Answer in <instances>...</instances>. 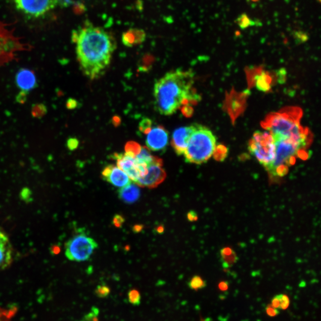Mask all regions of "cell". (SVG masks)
<instances>
[{
	"mask_svg": "<svg viewBox=\"0 0 321 321\" xmlns=\"http://www.w3.org/2000/svg\"><path fill=\"white\" fill-rule=\"evenodd\" d=\"M187 218L190 222H196L198 220V214L195 211L191 210L187 213Z\"/></svg>",
	"mask_w": 321,
	"mask_h": 321,
	"instance_id": "33",
	"label": "cell"
},
{
	"mask_svg": "<svg viewBox=\"0 0 321 321\" xmlns=\"http://www.w3.org/2000/svg\"><path fill=\"white\" fill-rule=\"evenodd\" d=\"M0 321H11L9 314L0 306Z\"/></svg>",
	"mask_w": 321,
	"mask_h": 321,
	"instance_id": "32",
	"label": "cell"
},
{
	"mask_svg": "<svg viewBox=\"0 0 321 321\" xmlns=\"http://www.w3.org/2000/svg\"><path fill=\"white\" fill-rule=\"evenodd\" d=\"M260 1V0H250V1H252L253 2H257Z\"/></svg>",
	"mask_w": 321,
	"mask_h": 321,
	"instance_id": "38",
	"label": "cell"
},
{
	"mask_svg": "<svg viewBox=\"0 0 321 321\" xmlns=\"http://www.w3.org/2000/svg\"><path fill=\"white\" fill-rule=\"evenodd\" d=\"M118 194L121 201L126 204H132L139 199L140 191L137 184L130 183L121 188Z\"/></svg>",
	"mask_w": 321,
	"mask_h": 321,
	"instance_id": "18",
	"label": "cell"
},
{
	"mask_svg": "<svg viewBox=\"0 0 321 321\" xmlns=\"http://www.w3.org/2000/svg\"><path fill=\"white\" fill-rule=\"evenodd\" d=\"M271 305L278 310H285L290 305V299L285 294H278L273 297Z\"/></svg>",
	"mask_w": 321,
	"mask_h": 321,
	"instance_id": "21",
	"label": "cell"
},
{
	"mask_svg": "<svg viewBox=\"0 0 321 321\" xmlns=\"http://www.w3.org/2000/svg\"><path fill=\"white\" fill-rule=\"evenodd\" d=\"M113 158L117 161V167L125 172L131 181L136 183L138 179L146 175L148 165L140 163L135 157L126 154H115Z\"/></svg>",
	"mask_w": 321,
	"mask_h": 321,
	"instance_id": "9",
	"label": "cell"
},
{
	"mask_svg": "<svg viewBox=\"0 0 321 321\" xmlns=\"http://www.w3.org/2000/svg\"><path fill=\"white\" fill-rule=\"evenodd\" d=\"M125 222V219L122 216V215L116 214L113 218V225L117 228H120Z\"/></svg>",
	"mask_w": 321,
	"mask_h": 321,
	"instance_id": "29",
	"label": "cell"
},
{
	"mask_svg": "<svg viewBox=\"0 0 321 321\" xmlns=\"http://www.w3.org/2000/svg\"><path fill=\"white\" fill-rule=\"evenodd\" d=\"M202 321H210V320H209V319H207V320H205Z\"/></svg>",
	"mask_w": 321,
	"mask_h": 321,
	"instance_id": "39",
	"label": "cell"
},
{
	"mask_svg": "<svg viewBox=\"0 0 321 321\" xmlns=\"http://www.w3.org/2000/svg\"><path fill=\"white\" fill-rule=\"evenodd\" d=\"M104 181L110 183L114 186L123 187L131 183V180L126 174L114 165H108L102 172Z\"/></svg>",
	"mask_w": 321,
	"mask_h": 321,
	"instance_id": "14",
	"label": "cell"
},
{
	"mask_svg": "<svg viewBox=\"0 0 321 321\" xmlns=\"http://www.w3.org/2000/svg\"><path fill=\"white\" fill-rule=\"evenodd\" d=\"M110 287L106 285H98L95 290V295L101 299L106 298L110 295Z\"/></svg>",
	"mask_w": 321,
	"mask_h": 321,
	"instance_id": "25",
	"label": "cell"
},
{
	"mask_svg": "<svg viewBox=\"0 0 321 321\" xmlns=\"http://www.w3.org/2000/svg\"><path fill=\"white\" fill-rule=\"evenodd\" d=\"M188 286L190 289L195 291L203 289L207 286V282L199 275L194 276L188 282Z\"/></svg>",
	"mask_w": 321,
	"mask_h": 321,
	"instance_id": "22",
	"label": "cell"
},
{
	"mask_svg": "<svg viewBox=\"0 0 321 321\" xmlns=\"http://www.w3.org/2000/svg\"><path fill=\"white\" fill-rule=\"evenodd\" d=\"M301 109L288 107L277 113L270 114L262 123V126L273 135L275 141L288 138H310L308 130L300 126Z\"/></svg>",
	"mask_w": 321,
	"mask_h": 321,
	"instance_id": "3",
	"label": "cell"
},
{
	"mask_svg": "<svg viewBox=\"0 0 321 321\" xmlns=\"http://www.w3.org/2000/svg\"><path fill=\"white\" fill-rule=\"evenodd\" d=\"M146 143L152 151H163L169 144V133L163 126L154 127L147 134Z\"/></svg>",
	"mask_w": 321,
	"mask_h": 321,
	"instance_id": "12",
	"label": "cell"
},
{
	"mask_svg": "<svg viewBox=\"0 0 321 321\" xmlns=\"http://www.w3.org/2000/svg\"><path fill=\"white\" fill-rule=\"evenodd\" d=\"M221 256H222V266L225 269H228L237 263L238 257L233 250L230 247H225L221 250Z\"/></svg>",
	"mask_w": 321,
	"mask_h": 321,
	"instance_id": "19",
	"label": "cell"
},
{
	"mask_svg": "<svg viewBox=\"0 0 321 321\" xmlns=\"http://www.w3.org/2000/svg\"><path fill=\"white\" fill-rule=\"evenodd\" d=\"M67 106L70 109L75 108L77 106V102L75 100L70 99L68 102H67Z\"/></svg>",
	"mask_w": 321,
	"mask_h": 321,
	"instance_id": "34",
	"label": "cell"
},
{
	"mask_svg": "<svg viewBox=\"0 0 321 321\" xmlns=\"http://www.w3.org/2000/svg\"><path fill=\"white\" fill-rule=\"evenodd\" d=\"M194 128L195 124L188 126L182 127L176 129L173 132L172 145L178 155H183Z\"/></svg>",
	"mask_w": 321,
	"mask_h": 321,
	"instance_id": "13",
	"label": "cell"
},
{
	"mask_svg": "<svg viewBox=\"0 0 321 321\" xmlns=\"http://www.w3.org/2000/svg\"><path fill=\"white\" fill-rule=\"evenodd\" d=\"M143 227L142 225H136L134 227V231L135 232H139L142 230Z\"/></svg>",
	"mask_w": 321,
	"mask_h": 321,
	"instance_id": "35",
	"label": "cell"
},
{
	"mask_svg": "<svg viewBox=\"0 0 321 321\" xmlns=\"http://www.w3.org/2000/svg\"><path fill=\"white\" fill-rule=\"evenodd\" d=\"M193 74L181 69L166 73L155 82L156 108L162 115L170 116L190 102H197L198 95L193 89Z\"/></svg>",
	"mask_w": 321,
	"mask_h": 321,
	"instance_id": "2",
	"label": "cell"
},
{
	"mask_svg": "<svg viewBox=\"0 0 321 321\" xmlns=\"http://www.w3.org/2000/svg\"><path fill=\"white\" fill-rule=\"evenodd\" d=\"M72 40L82 72L91 80L104 74L116 49V40L110 32L85 23L73 31Z\"/></svg>",
	"mask_w": 321,
	"mask_h": 321,
	"instance_id": "1",
	"label": "cell"
},
{
	"mask_svg": "<svg viewBox=\"0 0 321 321\" xmlns=\"http://www.w3.org/2000/svg\"><path fill=\"white\" fill-rule=\"evenodd\" d=\"M98 245L96 241L86 234H76L65 244V255L69 260L84 262L89 260Z\"/></svg>",
	"mask_w": 321,
	"mask_h": 321,
	"instance_id": "8",
	"label": "cell"
},
{
	"mask_svg": "<svg viewBox=\"0 0 321 321\" xmlns=\"http://www.w3.org/2000/svg\"><path fill=\"white\" fill-rule=\"evenodd\" d=\"M293 37L297 44L305 43L307 42L309 38L308 34L302 31L293 32Z\"/></svg>",
	"mask_w": 321,
	"mask_h": 321,
	"instance_id": "26",
	"label": "cell"
},
{
	"mask_svg": "<svg viewBox=\"0 0 321 321\" xmlns=\"http://www.w3.org/2000/svg\"><path fill=\"white\" fill-rule=\"evenodd\" d=\"M249 152L268 171L275 157V143L269 131H256L250 140Z\"/></svg>",
	"mask_w": 321,
	"mask_h": 321,
	"instance_id": "7",
	"label": "cell"
},
{
	"mask_svg": "<svg viewBox=\"0 0 321 321\" xmlns=\"http://www.w3.org/2000/svg\"><path fill=\"white\" fill-rule=\"evenodd\" d=\"M79 141L75 138H71L67 141V146L70 150H74L78 148Z\"/></svg>",
	"mask_w": 321,
	"mask_h": 321,
	"instance_id": "31",
	"label": "cell"
},
{
	"mask_svg": "<svg viewBox=\"0 0 321 321\" xmlns=\"http://www.w3.org/2000/svg\"><path fill=\"white\" fill-rule=\"evenodd\" d=\"M128 300L133 306H139L141 303V295L139 291L137 289H132L129 291Z\"/></svg>",
	"mask_w": 321,
	"mask_h": 321,
	"instance_id": "24",
	"label": "cell"
},
{
	"mask_svg": "<svg viewBox=\"0 0 321 321\" xmlns=\"http://www.w3.org/2000/svg\"><path fill=\"white\" fill-rule=\"evenodd\" d=\"M235 23L241 30H244V29L253 27V26H262V24H260V22H257L250 18L246 13L240 14L235 19Z\"/></svg>",
	"mask_w": 321,
	"mask_h": 321,
	"instance_id": "20",
	"label": "cell"
},
{
	"mask_svg": "<svg viewBox=\"0 0 321 321\" xmlns=\"http://www.w3.org/2000/svg\"><path fill=\"white\" fill-rule=\"evenodd\" d=\"M17 9L26 15L38 17L54 9L58 0H13Z\"/></svg>",
	"mask_w": 321,
	"mask_h": 321,
	"instance_id": "10",
	"label": "cell"
},
{
	"mask_svg": "<svg viewBox=\"0 0 321 321\" xmlns=\"http://www.w3.org/2000/svg\"><path fill=\"white\" fill-rule=\"evenodd\" d=\"M12 247L6 233L0 229V270L6 269L12 262Z\"/></svg>",
	"mask_w": 321,
	"mask_h": 321,
	"instance_id": "15",
	"label": "cell"
},
{
	"mask_svg": "<svg viewBox=\"0 0 321 321\" xmlns=\"http://www.w3.org/2000/svg\"><path fill=\"white\" fill-rule=\"evenodd\" d=\"M156 229H157V231L158 232V233H162V232H163L164 230V229L163 226H159Z\"/></svg>",
	"mask_w": 321,
	"mask_h": 321,
	"instance_id": "37",
	"label": "cell"
},
{
	"mask_svg": "<svg viewBox=\"0 0 321 321\" xmlns=\"http://www.w3.org/2000/svg\"><path fill=\"white\" fill-rule=\"evenodd\" d=\"M152 126V120L148 119V118H145V119H143L141 121L139 124V129L142 133L147 135L151 130Z\"/></svg>",
	"mask_w": 321,
	"mask_h": 321,
	"instance_id": "27",
	"label": "cell"
},
{
	"mask_svg": "<svg viewBox=\"0 0 321 321\" xmlns=\"http://www.w3.org/2000/svg\"><path fill=\"white\" fill-rule=\"evenodd\" d=\"M216 148L217 139L213 132L205 126L195 124L183 154L185 161L198 165L205 163L214 155Z\"/></svg>",
	"mask_w": 321,
	"mask_h": 321,
	"instance_id": "4",
	"label": "cell"
},
{
	"mask_svg": "<svg viewBox=\"0 0 321 321\" xmlns=\"http://www.w3.org/2000/svg\"><path fill=\"white\" fill-rule=\"evenodd\" d=\"M219 287L222 290H226L228 289V284L226 282H222L219 285Z\"/></svg>",
	"mask_w": 321,
	"mask_h": 321,
	"instance_id": "36",
	"label": "cell"
},
{
	"mask_svg": "<svg viewBox=\"0 0 321 321\" xmlns=\"http://www.w3.org/2000/svg\"><path fill=\"white\" fill-rule=\"evenodd\" d=\"M16 81L17 86L22 92H29L37 86L36 75L33 71L28 69H20L17 73Z\"/></svg>",
	"mask_w": 321,
	"mask_h": 321,
	"instance_id": "16",
	"label": "cell"
},
{
	"mask_svg": "<svg viewBox=\"0 0 321 321\" xmlns=\"http://www.w3.org/2000/svg\"><path fill=\"white\" fill-rule=\"evenodd\" d=\"M311 138H288L275 141V157L268 171L275 176L286 175L288 167L292 166L299 153H302L307 148Z\"/></svg>",
	"mask_w": 321,
	"mask_h": 321,
	"instance_id": "5",
	"label": "cell"
},
{
	"mask_svg": "<svg viewBox=\"0 0 321 321\" xmlns=\"http://www.w3.org/2000/svg\"><path fill=\"white\" fill-rule=\"evenodd\" d=\"M142 146L139 143L133 141L129 142L126 144L125 154L131 156V157H136L139 154Z\"/></svg>",
	"mask_w": 321,
	"mask_h": 321,
	"instance_id": "23",
	"label": "cell"
},
{
	"mask_svg": "<svg viewBox=\"0 0 321 321\" xmlns=\"http://www.w3.org/2000/svg\"><path fill=\"white\" fill-rule=\"evenodd\" d=\"M99 310L98 308L93 306L91 311L85 315L81 321H99Z\"/></svg>",
	"mask_w": 321,
	"mask_h": 321,
	"instance_id": "28",
	"label": "cell"
},
{
	"mask_svg": "<svg viewBox=\"0 0 321 321\" xmlns=\"http://www.w3.org/2000/svg\"><path fill=\"white\" fill-rule=\"evenodd\" d=\"M30 49L31 46L17 37L13 29L0 21V67L15 60L19 53Z\"/></svg>",
	"mask_w": 321,
	"mask_h": 321,
	"instance_id": "6",
	"label": "cell"
},
{
	"mask_svg": "<svg viewBox=\"0 0 321 321\" xmlns=\"http://www.w3.org/2000/svg\"><path fill=\"white\" fill-rule=\"evenodd\" d=\"M266 312L267 314L270 317H275L279 313L278 309L274 308L272 305L267 306Z\"/></svg>",
	"mask_w": 321,
	"mask_h": 321,
	"instance_id": "30",
	"label": "cell"
},
{
	"mask_svg": "<svg viewBox=\"0 0 321 321\" xmlns=\"http://www.w3.org/2000/svg\"><path fill=\"white\" fill-rule=\"evenodd\" d=\"M146 35L142 29L132 28L124 32L122 36V43L127 47H134L142 44Z\"/></svg>",
	"mask_w": 321,
	"mask_h": 321,
	"instance_id": "17",
	"label": "cell"
},
{
	"mask_svg": "<svg viewBox=\"0 0 321 321\" xmlns=\"http://www.w3.org/2000/svg\"><path fill=\"white\" fill-rule=\"evenodd\" d=\"M163 160L155 157L154 161L148 166L146 175L138 179L135 183L142 187L154 188L158 187L167 177L166 171L163 169Z\"/></svg>",
	"mask_w": 321,
	"mask_h": 321,
	"instance_id": "11",
	"label": "cell"
}]
</instances>
